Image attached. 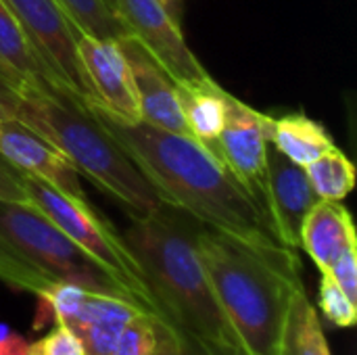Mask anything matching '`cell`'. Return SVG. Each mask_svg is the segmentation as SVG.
<instances>
[{
  "label": "cell",
  "mask_w": 357,
  "mask_h": 355,
  "mask_svg": "<svg viewBox=\"0 0 357 355\" xmlns=\"http://www.w3.org/2000/svg\"><path fill=\"white\" fill-rule=\"evenodd\" d=\"M0 65L13 71L27 88H59L69 92L36 52L19 21L0 0ZM75 96V94H73Z\"/></svg>",
  "instance_id": "cell-17"
},
{
  "label": "cell",
  "mask_w": 357,
  "mask_h": 355,
  "mask_svg": "<svg viewBox=\"0 0 357 355\" xmlns=\"http://www.w3.org/2000/svg\"><path fill=\"white\" fill-rule=\"evenodd\" d=\"M117 42L132 69L142 121L165 132L190 136L180 109L176 82L169 77V73L134 36H123Z\"/></svg>",
  "instance_id": "cell-13"
},
{
  "label": "cell",
  "mask_w": 357,
  "mask_h": 355,
  "mask_svg": "<svg viewBox=\"0 0 357 355\" xmlns=\"http://www.w3.org/2000/svg\"><path fill=\"white\" fill-rule=\"evenodd\" d=\"M320 201L305 167L287 159L272 144L266 165V213L274 236L291 249H299L301 226L310 209Z\"/></svg>",
  "instance_id": "cell-11"
},
{
  "label": "cell",
  "mask_w": 357,
  "mask_h": 355,
  "mask_svg": "<svg viewBox=\"0 0 357 355\" xmlns=\"http://www.w3.org/2000/svg\"><path fill=\"white\" fill-rule=\"evenodd\" d=\"M86 107L163 203L186 211L205 226L243 239L278 241L261 205L201 142L146 121H121L92 100H86Z\"/></svg>",
  "instance_id": "cell-1"
},
{
  "label": "cell",
  "mask_w": 357,
  "mask_h": 355,
  "mask_svg": "<svg viewBox=\"0 0 357 355\" xmlns=\"http://www.w3.org/2000/svg\"><path fill=\"white\" fill-rule=\"evenodd\" d=\"M280 355H333L320 316L307 299L305 289L297 293L291 305Z\"/></svg>",
  "instance_id": "cell-20"
},
{
  "label": "cell",
  "mask_w": 357,
  "mask_h": 355,
  "mask_svg": "<svg viewBox=\"0 0 357 355\" xmlns=\"http://www.w3.org/2000/svg\"><path fill=\"white\" fill-rule=\"evenodd\" d=\"M23 88L27 86L13 71L0 65V119H17Z\"/></svg>",
  "instance_id": "cell-26"
},
{
  "label": "cell",
  "mask_w": 357,
  "mask_h": 355,
  "mask_svg": "<svg viewBox=\"0 0 357 355\" xmlns=\"http://www.w3.org/2000/svg\"><path fill=\"white\" fill-rule=\"evenodd\" d=\"M318 303L324 318L339 326V328H351L357 322V303H354L343 289L331 278V274L322 272L320 289H318Z\"/></svg>",
  "instance_id": "cell-23"
},
{
  "label": "cell",
  "mask_w": 357,
  "mask_h": 355,
  "mask_svg": "<svg viewBox=\"0 0 357 355\" xmlns=\"http://www.w3.org/2000/svg\"><path fill=\"white\" fill-rule=\"evenodd\" d=\"M180 335L157 314L140 312L121 331L113 355H172Z\"/></svg>",
  "instance_id": "cell-19"
},
{
  "label": "cell",
  "mask_w": 357,
  "mask_h": 355,
  "mask_svg": "<svg viewBox=\"0 0 357 355\" xmlns=\"http://www.w3.org/2000/svg\"><path fill=\"white\" fill-rule=\"evenodd\" d=\"M105 2H107V6L115 13V0H105ZM115 15H117V13H115Z\"/></svg>",
  "instance_id": "cell-32"
},
{
  "label": "cell",
  "mask_w": 357,
  "mask_h": 355,
  "mask_svg": "<svg viewBox=\"0 0 357 355\" xmlns=\"http://www.w3.org/2000/svg\"><path fill=\"white\" fill-rule=\"evenodd\" d=\"M0 234L27 264L52 282H71L142 308L136 295L113 272L82 251L29 203H0Z\"/></svg>",
  "instance_id": "cell-5"
},
{
  "label": "cell",
  "mask_w": 357,
  "mask_h": 355,
  "mask_svg": "<svg viewBox=\"0 0 357 355\" xmlns=\"http://www.w3.org/2000/svg\"><path fill=\"white\" fill-rule=\"evenodd\" d=\"M23 188H25L27 203L31 207L44 213L67 239H71L82 251H86L102 268L113 272L136 295V299L146 312L157 314L155 301L144 285L142 270L134 259L130 247L126 245L121 232H117L115 226L88 203V197L67 195L25 174H23Z\"/></svg>",
  "instance_id": "cell-6"
},
{
  "label": "cell",
  "mask_w": 357,
  "mask_h": 355,
  "mask_svg": "<svg viewBox=\"0 0 357 355\" xmlns=\"http://www.w3.org/2000/svg\"><path fill=\"white\" fill-rule=\"evenodd\" d=\"M19 21L23 33L56 75V80L79 100H90L77 50L75 25L56 0H2Z\"/></svg>",
  "instance_id": "cell-7"
},
{
  "label": "cell",
  "mask_w": 357,
  "mask_h": 355,
  "mask_svg": "<svg viewBox=\"0 0 357 355\" xmlns=\"http://www.w3.org/2000/svg\"><path fill=\"white\" fill-rule=\"evenodd\" d=\"M0 155L21 174L73 197H86L71 161L19 119H0Z\"/></svg>",
  "instance_id": "cell-12"
},
{
  "label": "cell",
  "mask_w": 357,
  "mask_h": 355,
  "mask_svg": "<svg viewBox=\"0 0 357 355\" xmlns=\"http://www.w3.org/2000/svg\"><path fill=\"white\" fill-rule=\"evenodd\" d=\"M270 144L278 149L287 159L305 167L322 153L335 146L331 132L316 119L303 113H289L272 117Z\"/></svg>",
  "instance_id": "cell-18"
},
{
  "label": "cell",
  "mask_w": 357,
  "mask_h": 355,
  "mask_svg": "<svg viewBox=\"0 0 357 355\" xmlns=\"http://www.w3.org/2000/svg\"><path fill=\"white\" fill-rule=\"evenodd\" d=\"M10 333H13V328H10L8 324L0 322V343H2V341H4V339H6V337L10 335Z\"/></svg>",
  "instance_id": "cell-31"
},
{
  "label": "cell",
  "mask_w": 357,
  "mask_h": 355,
  "mask_svg": "<svg viewBox=\"0 0 357 355\" xmlns=\"http://www.w3.org/2000/svg\"><path fill=\"white\" fill-rule=\"evenodd\" d=\"M197 247L213 295L245 355H280L291 305L301 293L297 249L201 224Z\"/></svg>",
  "instance_id": "cell-2"
},
{
  "label": "cell",
  "mask_w": 357,
  "mask_h": 355,
  "mask_svg": "<svg viewBox=\"0 0 357 355\" xmlns=\"http://www.w3.org/2000/svg\"><path fill=\"white\" fill-rule=\"evenodd\" d=\"M172 355H213L211 352H207L205 347H201L199 343L186 339V337H180V345L178 349L174 352Z\"/></svg>",
  "instance_id": "cell-29"
},
{
  "label": "cell",
  "mask_w": 357,
  "mask_h": 355,
  "mask_svg": "<svg viewBox=\"0 0 357 355\" xmlns=\"http://www.w3.org/2000/svg\"><path fill=\"white\" fill-rule=\"evenodd\" d=\"M299 247L326 272L347 249L357 247L356 224L341 201L320 199L303 220Z\"/></svg>",
  "instance_id": "cell-15"
},
{
  "label": "cell",
  "mask_w": 357,
  "mask_h": 355,
  "mask_svg": "<svg viewBox=\"0 0 357 355\" xmlns=\"http://www.w3.org/2000/svg\"><path fill=\"white\" fill-rule=\"evenodd\" d=\"M331 278L343 289V293L357 303V247L347 249L328 270Z\"/></svg>",
  "instance_id": "cell-25"
},
{
  "label": "cell",
  "mask_w": 357,
  "mask_h": 355,
  "mask_svg": "<svg viewBox=\"0 0 357 355\" xmlns=\"http://www.w3.org/2000/svg\"><path fill=\"white\" fill-rule=\"evenodd\" d=\"M75 50L90 88V100L121 121H142L132 69L119 42L77 31Z\"/></svg>",
  "instance_id": "cell-10"
},
{
  "label": "cell",
  "mask_w": 357,
  "mask_h": 355,
  "mask_svg": "<svg viewBox=\"0 0 357 355\" xmlns=\"http://www.w3.org/2000/svg\"><path fill=\"white\" fill-rule=\"evenodd\" d=\"M29 355H84V349L63 322H54L48 335L29 343Z\"/></svg>",
  "instance_id": "cell-24"
},
{
  "label": "cell",
  "mask_w": 357,
  "mask_h": 355,
  "mask_svg": "<svg viewBox=\"0 0 357 355\" xmlns=\"http://www.w3.org/2000/svg\"><path fill=\"white\" fill-rule=\"evenodd\" d=\"M0 355H29V343L23 335L10 333L0 343Z\"/></svg>",
  "instance_id": "cell-28"
},
{
  "label": "cell",
  "mask_w": 357,
  "mask_h": 355,
  "mask_svg": "<svg viewBox=\"0 0 357 355\" xmlns=\"http://www.w3.org/2000/svg\"><path fill=\"white\" fill-rule=\"evenodd\" d=\"M180 109L190 138L218 157V138L228 117V96L211 75L199 82H176Z\"/></svg>",
  "instance_id": "cell-16"
},
{
  "label": "cell",
  "mask_w": 357,
  "mask_h": 355,
  "mask_svg": "<svg viewBox=\"0 0 357 355\" xmlns=\"http://www.w3.org/2000/svg\"><path fill=\"white\" fill-rule=\"evenodd\" d=\"M305 174L316 195L326 201H343L356 186V165L337 146L305 165Z\"/></svg>",
  "instance_id": "cell-21"
},
{
  "label": "cell",
  "mask_w": 357,
  "mask_h": 355,
  "mask_svg": "<svg viewBox=\"0 0 357 355\" xmlns=\"http://www.w3.org/2000/svg\"><path fill=\"white\" fill-rule=\"evenodd\" d=\"M146 312L136 303L94 291H86L73 314L63 324L79 339L84 355H113L126 324Z\"/></svg>",
  "instance_id": "cell-14"
},
{
  "label": "cell",
  "mask_w": 357,
  "mask_h": 355,
  "mask_svg": "<svg viewBox=\"0 0 357 355\" xmlns=\"http://www.w3.org/2000/svg\"><path fill=\"white\" fill-rule=\"evenodd\" d=\"M56 2L69 15L77 31L92 33L98 38H109V40H119L123 36H130L128 27L107 6L105 0H56Z\"/></svg>",
  "instance_id": "cell-22"
},
{
  "label": "cell",
  "mask_w": 357,
  "mask_h": 355,
  "mask_svg": "<svg viewBox=\"0 0 357 355\" xmlns=\"http://www.w3.org/2000/svg\"><path fill=\"white\" fill-rule=\"evenodd\" d=\"M0 203H27L23 174L0 155Z\"/></svg>",
  "instance_id": "cell-27"
},
{
  "label": "cell",
  "mask_w": 357,
  "mask_h": 355,
  "mask_svg": "<svg viewBox=\"0 0 357 355\" xmlns=\"http://www.w3.org/2000/svg\"><path fill=\"white\" fill-rule=\"evenodd\" d=\"M17 119L54 144L100 192L121 205L128 218L157 209L163 199L107 134L86 103L59 88H23Z\"/></svg>",
  "instance_id": "cell-4"
},
{
  "label": "cell",
  "mask_w": 357,
  "mask_h": 355,
  "mask_svg": "<svg viewBox=\"0 0 357 355\" xmlns=\"http://www.w3.org/2000/svg\"><path fill=\"white\" fill-rule=\"evenodd\" d=\"M163 4V8L172 15V19L182 25V15H184V2L186 0H159Z\"/></svg>",
  "instance_id": "cell-30"
},
{
  "label": "cell",
  "mask_w": 357,
  "mask_h": 355,
  "mask_svg": "<svg viewBox=\"0 0 357 355\" xmlns=\"http://www.w3.org/2000/svg\"><path fill=\"white\" fill-rule=\"evenodd\" d=\"M115 13L174 82H199L209 77L184 40L182 25L163 8L159 0H115Z\"/></svg>",
  "instance_id": "cell-9"
},
{
  "label": "cell",
  "mask_w": 357,
  "mask_h": 355,
  "mask_svg": "<svg viewBox=\"0 0 357 355\" xmlns=\"http://www.w3.org/2000/svg\"><path fill=\"white\" fill-rule=\"evenodd\" d=\"M272 117L228 96V117L218 138V159L266 211V165ZM268 216V213H266Z\"/></svg>",
  "instance_id": "cell-8"
},
{
  "label": "cell",
  "mask_w": 357,
  "mask_h": 355,
  "mask_svg": "<svg viewBox=\"0 0 357 355\" xmlns=\"http://www.w3.org/2000/svg\"><path fill=\"white\" fill-rule=\"evenodd\" d=\"M201 222L161 203L130 218L123 241L142 270L157 314L180 335L213 355H245L203 268L197 232Z\"/></svg>",
  "instance_id": "cell-3"
}]
</instances>
